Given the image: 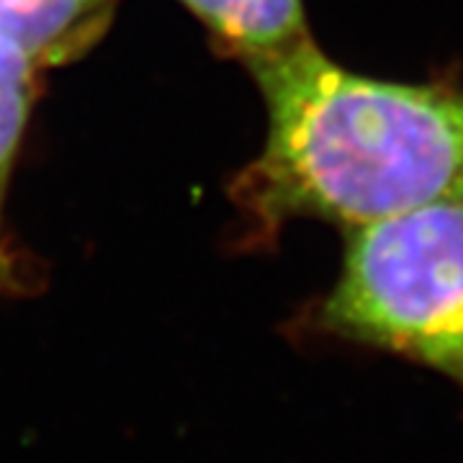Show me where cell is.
Segmentation results:
<instances>
[{
    "label": "cell",
    "instance_id": "6da1fadb",
    "mask_svg": "<svg viewBox=\"0 0 463 463\" xmlns=\"http://www.w3.org/2000/svg\"><path fill=\"white\" fill-rule=\"evenodd\" d=\"M248 70L268 137L232 199L258 234L307 216L353 230L463 199L461 85L358 75L315 39Z\"/></svg>",
    "mask_w": 463,
    "mask_h": 463
},
{
    "label": "cell",
    "instance_id": "7a4b0ae2",
    "mask_svg": "<svg viewBox=\"0 0 463 463\" xmlns=\"http://www.w3.org/2000/svg\"><path fill=\"white\" fill-rule=\"evenodd\" d=\"M309 330L422 365L463 394V199L345 230Z\"/></svg>",
    "mask_w": 463,
    "mask_h": 463
},
{
    "label": "cell",
    "instance_id": "3957f363",
    "mask_svg": "<svg viewBox=\"0 0 463 463\" xmlns=\"http://www.w3.org/2000/svg\"><path fill=\"white\" fill-rule=\"evenodd\" d=\"M121 0H0V36L36 70L65 65L83 54Z\"/></svg>",
    "mask_w": 463,
    "mask_h": 463
},
{
    "label": "cell",
    "instance_id": "277c9868",
    "mask_svg": "<svg viewBox=\"0 0 463 463\" xmlns=\"http://www.w3.org/2000/svg\"><path fill=\"white\" fill-rule=\"evenodd\" d=\"M212 32L216 47L245 67L312 39L304 0H181Z\"/></svg>",
    "mask_w": 463,
    "mask_h": 463
},
{
    "label": "cell",
    "instance_id": "5b68a950",
    "mask_svg": "<svg viewBox=\"0 0 463 463\" xmlns=\"http://www.w3.org/2000/svg\"><path fill=\"white\" fill-rule=\"evenodd\" d=\"M36 96V67L0 36V209Z\"/></svg>",
    "mask_w": 463,
    "mask_h": 463
},
{
    "label": "cell",
    "instance_id": "8992f818",
    "mask_svg": "<svg viewBox=\"0 0 463 463\" xmlns=\"http://www.w3.org/2000/svg\"><path fill=\"white\" fill-rule=\"evenodd\" d=\"M0 288L3 291L21 288V268H18L8 242L3 240V222H0Z\"/></svg>",
    "mask_w": 463,
    "mask_h": 463
}]
</instances>
